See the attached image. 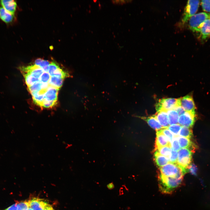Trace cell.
<instances>
[{"mask_svg":"<svg viewBox=\"0 0 210 210\" xmlns=\"http://www.w3.org/2000/svg\"><path fill=\"white\" fill-rule=\"evenodd\" d=\"M19 69L35 104L45 108L55 106L63 81L70 76L69 72L56 62L41 58L36 59L34 64Z\"/></svg>","mask_w":210,"mask_h":210,"instance_id":"cell-1","label":"cell"},{"mask_svg":"<svg viewBox=\"0 0 210 210\" xmlns=\"http://www.w3.org/2000/svg\"><path fill=\"white\" fill-rule=\"evenodd\" d=\"M192 151L188 148H181L178 152L176 164L184 174L186 173L191 161Z\"/></svg>","mask_w":210,"mask_h":210,"instance_id":"cell-2","label":"cell"},{"mask_svg":"<svg viewBox=\"0 0 210 210\" xmlns=\"http://www.w3.org/2000/svg\"><path fill=\"white\" fill-rule=\"evenodd\" d=\"M159 169L160 174L166 177L183 178L184 174L176 163L169 162Z\"/></svg>","mask_w":210,"mask_h":210,"instance_id":"cell-3","label":"cell"},{"mask_svg":"<svg viewBox=\"0 0 210 210\" xmlns=\"http://www.w3.org/2000/svg\"><path fill=\"white\" fill-rule=\"evenodd\" d=\"M210 18V14L202 12L195 14L189 20V29L194 32H199L200 29L205 21Z\"/></svg>","mask_w":210,"mask_h":210,"instance_id":"cell-4","label":"cell"},{"mask_svg":"<svg viewBox=\"0 0 210 210\" xmlns=\"http://www.w3.org/2000/svg\"><path fill=\"white\" fill-rule=\"evenodd\" d=\"M200 4L199 0H188L184 9L181 20L182 24L187 22L197 11Z\"/></svg>","mask_w":210,"mask_h":210,"instance_id":"cell-5","label":"cell"},{"mask_svg":"<svg viewBox=\"0 0 210 210\" xmlns=\"http://www.w3.org/2000/svg\"><path fill=\"white\" fill-rule=\"evenodd\" d=\"M177 106L178 99L163 98L159 100L156 103L155 107L157 111L162 110L167 111L174 109Z\"/></svg>","mask_w":210,"mask_h":210,"instance_id":"cell-6","label":"cell"},{"mask_svg":"<svg viewBox=\"0 0 210 210\" xmlns=\"http://www.w3.org/2000/svg\"><path fill=\"white\" fill-rule=\"evenodd\" d=\"M28 201L29 207L33 210H49L53 209L50 204L43 199L34 197Z\"/></svg>","mask_w":210,"mask_h":210,"instance_id":"cell-7","label":"cell"},{"mask_svg":"<svg viewBox=\"0 0 210 210\" xmlns=\"http://www.w3.org/2000/svg\"><path fill=\"white\" fill-rule=\"evenodd\" d=\"M196 114L195 111H185L180 116L178 123L181 126L188 127H192L195 120Z\"/></svg>","mask_w":210,"mask_h":210,"instance_id":"cell-8","label":"cell"},{"mask_svg":"<svg viewBox=\"0 0 210 210\" xmlns=\"http://www.w3.org/2000/svg\"><path fill=\"white\" fill-rule=\"evenodd\" d=\"M178 105L181 106L186 111H195V104L191 95H187L178 98Z\"/></svg>","mask_w":210,"mask_h":210,"instance_id":"cell-9","label":"cell"},{"mask_svg":"<svg viewBox=\"0 0 210 210\" xmlns=\"http://www.w3.org/2000/svg\"><path fill=\"white\" fill-rule=\"evenodd\" d=\"M165 146L171 147V144L162 133L160 130L156 132L155 150Z\"/></svg>","mask_w":210,"mask_h":210,"instance_id":"cell-10","label":"cell"},{"mask_svg":"<svg viewBox=\"0 0 210 210\" xmlns=\"http://www.w3.org/2000/svg\"><path fill=\"white\" fill-rule=\"evenodd\" d=\"M198 32L202 41H205L210 37V18L206 20L201 27Z\"/></svg>","mask_w":210,"mask_h":210,"instance_id":"cell-11","label":"cell"},{"mask_svg":"<svg viewBox=\"0 0 210 210\" xmlns=\"http://www.w3.org/2000/svg\"><path fill=\"white\" fill-rule=\"evenodd\" d=\"M154 116L164 128H167L169 124L167 111L162 110L157 111Z\"/></svg>","mask_w":210,"mask_h":210,"instance_id":"cell-12","label":"cell"},{"mask_svg":"<svg viewBox=\"0 0 210 210\" xmlns=\"http://www.w3.org/2000/svg\"><path fill=\"white\" fill-rule=\"evenodd\" d=\"M0 4L2 7L13 15L16 11L17 4L13 0H1Z\"/></svg>","mask_w":210,"mask_h":210,"instance_id":"cell-13","label":"cell"},{"mask_svg":"<svg viewBox=\"0 0 210 210\" xmlns=\"http://www.w3.org/2000/svg\"><path fill=\"white\" fill-rule=\"evenodd\" d=\"M140 118L146 121L151 128L157 131L163 128L154 115L148 117H141Z\"/></svg>","mask_w":210,"mask_h":210,"instance_id":"cell-14","label":"cell"},{"mask_svg":"<svg viewBox=\"0 0 210 210\" xmlns=\"http://www.w3.org/2000/svg\"><path fill=\"white\" fill-rule=\"evenodd\" d=\"M0 19L6 24L12 23L14 19V15L6 10L2 7H0Z\"/></svg>","mask_w":210,"mask_h":210,"instance_id":"cell-15","label":"cell"},{"mask_svg":"<svg viewBox=\"0 0 210 210\" xmlns=\"http://www.w3.org/2000/svg\"><path fill=\"white\" fill-rule=\"evenodd\" d=\"M154 159L156 165L159 168L169 162L168 158L160 154L156 151L154 154Z\"/></svg>","mask_w":210,"mask_h":210,"instance_id":"cell-16","label":"cell"},{"mask_svg":"<svg viewBox=\"0 0 210 210\" xmlns=\"http://www.w3.org/2000/svg\"><path fill=\"white\" fill-rule=\"evenodd\" d=\"M168 122L169 125L177 124L178 123L179 115L174 109H172L167 111Z\"/></svg>","mask_w":210,"mask_h":210,"instance_id":"cell-17","label":"cell"},{"mask_svg":"<svg viewBox=\"0 0 210 210\" xmlns=\"http://www.w3.org/2000/svg\"><path fill=\"white\" fill-rule=\"evenodd\" d=\"M180 147L182 148L189 149L192 145V143L189 138L180 136H176Z\"/></svg>","mask_w":210,"mask_h":210,"instance_id":"cell-18","label":"cell"},{"mask_svg":"<svg viewBox=\"0 0 210 210\" xmlns=\"http://www.w3.org/2000/svg\"><path fill=\"white\" fill-rule=\"evenodd\" d=\"M172 149L171 147L165 146L160 148L155 151L160 154L169 159L171 154Z\"/></svg>","mask_w":210,"mask_h":210,"instance_id":"cell-19","label":"cell"},{"mask_svg":"<svg viewBox=\"0 0 210 210\" xmlns=\"http://www.w3.org/2000/svg\"><path fill=\"white\" fill-rule=\"evenodd\" d=\"M179 135L188 138H190L192 136V132L189 127L182 126L179 132Z\"/></svg>","mask_w":210,"mask_h":210,"instance_id":"cell-20","label":"cell"},{"mask_svg":"<svg viewBox=\"0 0 210 210\" xmlns=\"http://www.w3.org/2000/svg\"><path fill=\"white\" fill-rule=\"evenodd\" d=\"M181 127V126L179 124H177L171 125L167 128L169 130L176 136L178 134Z\"/></svg>","mask_w":210,"mask_h":210,"instance_id":"cell-21","label":"cell"},{"mask_svg":"<svg viewBox=\"0 0 210 210\" xmlns=\"http://www.w3.org/2000/svg\"><path fill=\"white\" fill-rule=\"evenodd\" d=\"M162 133L165 136L168 141L171 143L173 139L174 136L169 129L165 128L160 130Z\"/></svg>","mask_w":210,"mask_h":210,"instance_id":"cell-22","label":"cell"},{"mask_svg":"<svg viewBox=\"0 0 210 210\" xmlns=\"http://www.w3.org/2000/svg\"><path fill=\"white\" fill-rule=\"evenodd\" d=\"M201 4L204 11L210 13V0H202Z\"/></svg>","mask_w":210,"mask_h":210,"instance_id":"cell-23","label":"cell"},{"mask_svg":"<svg viewBox=\"0 0 210 210\" xmlns=\"http://www.w3.org/2000/svg\"><path fill=\"white\" fill-rule=\"evenodd\" d=\"M178 157V152L172 149L171 154L169 158V162L176 163Z\"/></svg>","mask_w":210,"mask_h":210,"instance_id":"cell-24","label":"cell"},{"mask_svg":"<svg viewBox=\"0 0 210 210\" xmlns=\"http://www.w3.org/2000/svg\"><path fill=\"white\" fill-rule=\"evenodd\" d=\"M29 207L28 201H25L18 203V210H27Z\"/></svg>","mask_w":210,"mask_h":210,"instance_id":"cell-25","label":"cell"},{"mask_svg":"<svg viewBox=\"0 0 210 210\" xmlns=\"http://www.w3.org/2000/svg\"><path fill=\"white\" fill-rule=\"evenodd\" d=\"M171 147L173 150L176 151L180 149V147L176 136L173 139L171 143Z\"/></svg>","mask_w":210,"mask_h":210,"instance_id":"cell-26","label":"cell"},{"mask_svg":"<svg viewBox=\"0 0 210 210\" xmlns=\"http://www.w3.org/2000/svg\"><path fill=\"white\" fill-rule=\"evenodd\" d=\"M112 3L114 4L123 5L130 2L131 1L125 0H116L111 1Z\"/></svg>","mask_w":210,"mask_h":210,"instance_id":"cell-27","label":"cell"},{"mask_svg":"<svg viewBox=\"0 0 210 210\" xmlns=\"http://www.w3.org/2000/svg\"><path fill=\"white\" fill-rule=\"evenodd\" d=\"M174 109L175 110L180 116L183 114L186 111L183 107L178 105L176 106Z\"/></svg>","mask_w":210,"mask_h":210,"instance_id":"cell-28","label":"cell"},{"mask_svg":"<svg viewBox=\"0 0 210 210\" xmlns=\"http://www.w3.org/2000/svg\"><path fill=\"white\" fill-rule=\"evenodd\" d=\"M188 169L189 171L192 174H195L197 170L196 166L194 164L190 165Z\"/></svg>","mask_w":210,"mask_h":210,"instance_id":"cell-29","label":"cell"},{"mask_svg":"<svg viewBox=\"0 0 210 210\" xmlns=\"http://www.w3.org/2000/svg\"><path fill=\"white\" fill-rule=\"evenodd\" d=\"M4 210H18V203L13 204Z\"/></svg>","mask_w":210,"mask_h":210,"instance_id":"cell-30","label":"cell"},{"mask_svg":"<svg viewBox=\"0 0 210 210\" xmlns=\"http://www.w3.org/2000/svg\"><path fill=\"white\" fill-rule=\"evenodd\" d=\"M107 188L110 190L113 189L114 187V184L112 183L108 184L107 186Z\"/></svg>","mask_w":210,"mask_h":210,"instance_id":"cell-31","label":"cell"},{"mask_svg":"<svg viewBox=\"0 0 210 210\" xmlns=\"http://www.w3.org/2000/svg\"><path fill=\"white\" fill-rule=\"evenodd\" d=\"M27 210H33L32 208L29 207Z\"/></svg>","mask_w":210,"mask_h":210,"instance_id":"cell-32","label":"cell"},{"mask_svg":"<svg viewBox=\"0 0 210 210\" xmlns=\"http://www.w3.org/2000/svg\"><path fill=\"white\" fill-rule=\"evenodd\" d=\"M55 210L53 209H50V210Z\"/></svg>","mask_w":210,"mask_h":210,"instance_id":"cell-33","label":"cell"}]
</instances>
